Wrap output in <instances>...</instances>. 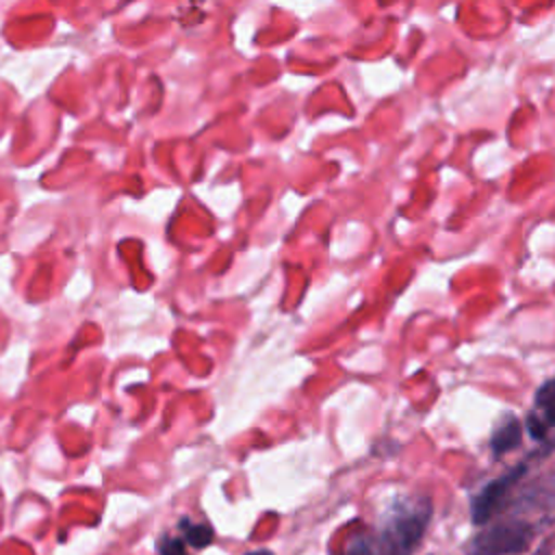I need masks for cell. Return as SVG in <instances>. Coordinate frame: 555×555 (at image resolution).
<instances>
[{
    "label": "cell",
    "mask_w": 555,
    "mask_h": 555,
    "mask_svg": "<svg viewBox=\"0 0 555 555\" xmlns=\"http://www.w3.org/2000/svg\"><path fill=\"white\" fill-rule=\"evenodd\" d=\"M434 505L425 494L395 499L386 509L379 529L382 555H414L431 522Z\"/></svg>",
    "instance_id": "obj_1"
},
{
    "label": "cell",
    "mask_w": 555,
    "mask_h": 555,
    "mask_svg": "<svg viewBox=\"0 0 555 555\" xmlns=\"http://www.w3.org/2000/svg\"><path fill=\"white\" fill-rule=\"evenodd\" d=\"M533 540V527L520 518H505L477 531L466 542V555H518Z\"/></svg>",
    "instance_id": "obj_2"
},
{
    "label": "cell",
    "mask_w": 555,
    "mask_h": 555,
    "mask_svg": "<svg viewBox=\"0 0 555 555\" xmlns=\"http://www.w3.org/2000/svg\"><path fill=\"white\" fill-rule=\"evenodd\" d=\"M527 473V464H518L514 468H509L507 473L499 475L496 479L488 481L473 499H470V522L475 527H481L486 522H490L501 507L505 505V501L509 499V492L514 490V486L520 481V477Z\"/></svg>",
    "instance_id": "obj_3"
},
{
    "label": "cell",
    "mask_w": 555,
    "mask_h": 555,
    "mask_svg": "<svg viewBox=\"0 0 555 555\" xmlns=\"http://www.w3.org/2000/svg\"><path fill=\"white\" fill-rule=\"evenodd\" d=\"M529 436L538 444L553 447L551 434L555 431V377L544 382L533 395V408L525 418Z\"/></svg>",
    "instance_id": "obj_4"
},
{
    "label": "cell",
    "mask_w": 555,
    "mask_h": 555,
    "mask_svg": "<svg viewBox=\"0 0 555 555\" xmlns=\"http://www.w3.org/2000/svg\"><path fill=\"white\" fill-rule=\"evenodd\" d=\"M522 440V425L520 421L505 412L492 427V434H490V451L494 457H501V455H507L509 451H514Z\"/></svg>",
    "instance_id": "obj_5"
},
{
    "label": "cell",
    "mask_w": 555,
    "mask_h": 555,
    "mask_svg": "<svg viewBox=\"0 0 555 555\" xmlns=\"http://www.w3.org/2000/svg\"><path fill=\"white\" fill-rule=\"evenodd\" d=\"M180 531H182V538L186 544L195 546V548H202L206 544L212 542V529L208 525H199V522H193L191 518H182L180 520Z\"/></svg>",
    "instance_id": "obj_6"
},
{
    "label": "cell",
    "mask_w": 555,
    "mask_h": 555,
    "mask_svg": "<svg viewBox=\"0 0 555 555\" xmlns=\"http://www.w3.org/2000/svg\"><path fill=\"white\" fill-rule=\"evenodd\" d=\"M184 546H186L184 538L163 535V538L158 540V553H160V555H186Z\"/></svg>",
    "instance_id": "obj_7"
},
{
    "label": "cell",
    "mask_w": 555,
    "mask_h": 555,
    "mask_svg": "<svg viewBox=\"0 0 555 555\" xmlns=\"http://www.w3.org/2000/svg\"><path fill=\"white\" fill-rule=\"evenodd\" d=\"M343 555H375V551H373L371 542L364 535H358L349 542V546L345 548Z\"/></svg>",
    "instance_id": "obj_8"
},
{
    "label": "cell",
    "mask_w": 555,
    "mask_h": 555,
    "mask_svg": "<svg viewBox=\"0 0 555 555\" xmlns=\"http://www.w3.org/2000/svg\"><path fill=\"white\" fill-rule=\"evenodd\" d=\"M247 555H273V553H269V551H251Z\"/></svg>",
    "instance_id": "obj_9"
}]
</instances>
